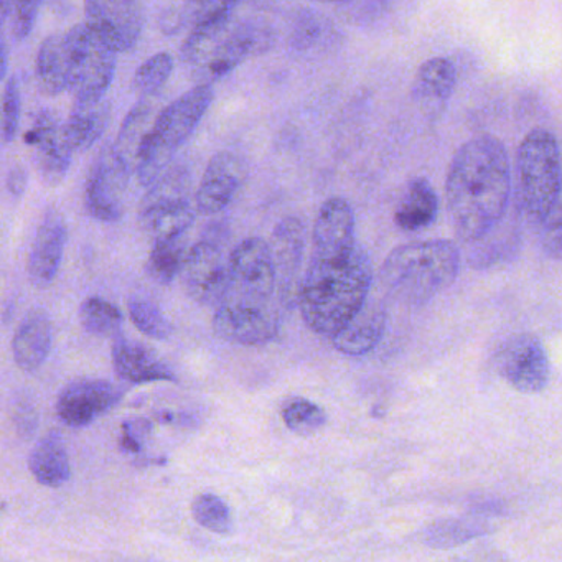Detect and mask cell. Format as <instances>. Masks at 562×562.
<instances>
[{
  "instance_id": "cell-33",
  "label": "cell",
  "mask_w": 562,
  "mask_h": 562,
  "mask_svg": "<svg viewBox=\"0 0 562 562\" xmlns=\"http://www.w3.org/2000/svg\"><path fill=\"white\" fill-rule=\"evenodd\" d=\"M80 322L85 330L97 337H120L123 314L116 305L101 297H90L81 304Z\"/></svg>"
},
{
  "instance_id": "cell-18",
  "label": "cell",
  "mask_w": 562,
  "mask_h": 562,
  "mask_svg": "<svg viewBox=\"0 0 562 562\" xmlns=\"http://www.w3.org/2000/svg\"><path fill=\"white\" fill-rule=\"evenodd\" d=\"M246 170L232 153H220L210 160L195 195L196 212L215 215L223 212L241 189Z\"/></svg>"
},
{
  "instance_id": "cell-21",
  "label": "cell",
  "mask_w": 562,
  "mask_h": 562,
  "mask_svg": "<svg viewBox=\"0 0 562 562\" xmlns=\"http://www.w3.org/2000/svg\"><path fill=\"white\" fill-rule=\"evenodd\" d=\"M113 367L121 380L133 384L177 381L176 373L150 348L130 338H114Z\"/></svg>"
},
{
  "instance_id": "cell-39",
  "label": "cell",
  "mask_w": 562,
  "mask_h": 562,
  "mask_svg": "<svg viewBox=\"0 0 562 562\" xmlns=\"http://www.w3.org/2000/svg\"><path fill=\"white\" fill-rule=\"evenodd\" d=\"M21 87L18 78L12 77L5 85L4 98H2V137L5 144H11L21 126Z\"/></svg>"
},
{
  "instance_id": "cell-26",
  "label": "cell",
  "mask_w": 562,
  "mask_h": 562,
  "mask_svg": "<svg viewBox=\"0 0 562 562\" xmlns=\"http://www.w3.org/2000/svg\"><path fill=\"white\" fill-rule=\"evenodd\" d=\"M190 189H192V180L183 167H173V169L167 170L144 195L139 209L140 220L192 205Z\"/></svg>"
},
{
  "instance_id": "cell-37",
  "label": "cell",
  "mask_w": 562,
  "mask_h": 562,
  "mask_svg": "<svg viewBox=\"0 0 562 562\" xmlns=\"http://www.w3.org/2000/svg\"><path fill=\"white\" fill-rule=\"evenodd\" d=\"M173 71V60L169 54L154 55L144 61L134 75V88L143 94H154L162 90Z\"/></svg>"
},
{
  "instance_id": "cell-40",
  "label": "cell",
  "mask_w": 562,
  "mask_h": 562,
  "mask_svg": "<svg viewBox=\"0 0 562 562\" xmlns=\"http://www.w3.org/2000/svg\"><path fill=\"white\" fill-rule=\"evenodd\" d=\"M539 226L542 251L551 258H562V189L551 212Z\"/></svg>"
},
{
  "instance_id": "cell-22",
  "label": "cell",
  "mask_w": 562,
  "mask_h": 562,
  "mask_svg": "<svg viewBox=\"0 0 562 562\" xmlns=\"http://www.w3.org/2000/svg\"><path fill=\"white\" fill-rule=\"evenodd\" d=\"M386 308L381 302L367 301L361 311L331 338V344L340 353L361 357L370 353L386 328Z\"/></svg>"
},
{
  "instance_id": "cell-31",
  "label": "cell",
  "mask_w": 562,
  "mask_h": 562,
  "mask_svg": "<svg viewBox=\"0 0 562 562\" xmlns=\"http://www.w3.org/2000/svg\"><path fill=\"white\" fill-rule=\"evenodd\" d=\"M488 531H492V526L482 518L442 519L427 526L423 532V541L434 548H452Z\"/></svg>"
},
{
  "instance_id": "cell-19",
  "label": "cell",
  "mask_w": 562,
  "mask_h": 562,
  "mask_svg": "<svg viewBox=\"0 0 562 562\" xmlns=\"http://www.w3.org/2000/svg\"><path fill=\"white\" fill-rule=\"evenodd\" d=\"M268 42V32L265 27H259L252 22L238 24L202 64L196 65V74L205 80L226 77L251 55L265 50Z\"/></svg>"
},
{
  "instance_id": "cell-28",
  "label": "cell",
  "mask_w": 562,
  "mask_h": 562,
  "mask_svg": "<svg viewBox=\"0 0 562 562\" xmlns=\"http://www.w3.org/2000/svg\"><path fill=\"white\" fill-rule=\"evenodd\" d=\"M457 85L456 65L447 58H432L419 68L414 81V93L420 103L436 106L443 104L450 97Z\"/></svg>"
},
{
  "instance_id": "cell-13",
  "label": "cell",
  "mask_w": 562,
  "mask_h": 562,
  "mask_svg": "<svg viewBox=\"0 0 562 562\" xmlns=\"http://www.w3.org/2000/svg\"><path fill=\"white\" fill-rule=\"evenodd\" d=\"M498 373L521 393H539L549 381V360L538 338L529 334L509 338L496 357Z\"/></svg>"
},
{
  "instance_id": "cell-17",
  "label": "cell",
  "mask_w": 562,
  "mask_h": 562,
  "mask_svg": "<svg viewBox=\"0 0 562 562\" xmlns=\"http://www.w3.org/2000/svg\"><path fill=\"white\" fill-rule=\"evenodd\" d=\"M236 9V2H200L199 18L180 48L182 61L202 64L233 31Z\"/></svg>"
},
{
  "instance_id": "cell-42",
  "label": "cell",
  "mask_w": 562,
  "mask_h": 562,
  "mask_svg": "<svg viewBox=\"0 0 562 562\" xmlns=\"http://www.w3.org/2000/svg\"><path fill=\"white\" fill-rule=\"evenodd\" d=\"M153 432V424L147 419H133L123 424V437L120 446L124 452L139 453L143 450V440Z\"/></svg>"
},
{
  "instance_id": "cell-2",
  "label": "cell",
  "mask_w": 562,
  "mask_h": 562,
  "mask_svg": "<svg viewBox=\"0 0 562 562\" xmlns=\"http://www.w3.org/2000/svg\"><path fill=\"white\" fill-rule=\"evenodd\" d=\"M371 281V261L360 246L345 259L311 258L299 295L307 327L334 338L367 304Z\"/></svg>"
},
{
  "instance_id": "cell-30",
  "label": "cell",
  "mask_w": 562,
  "mask_h": 562,
  "mask_svg": "<svg viewBox=\"0 0 562 562\" xmlns=\"http://www.w3.org/2000/svg\"><path fill=\"white\" fill-rule=\"evenodd\" d=\"M150 117H153V106L147 101H140L123 121L116 143L113 144L114 153L130 167L133 173H136L140 146L154 126V123L150 124Z\"/></svg>"
},
{
  "instance_id": "cell-3",
  "label": "cell",
  "mask_w": 562,
  "mask_h": 562,
  "mask_svg": "<svg viewBox=\"0 0 562 562\" xmlns=\"http://www.w3.org/2000/svg\"><path fill=\"white\" fill-rule=\"evenodd\" d=\"M460 271V251L452 241L409 243L394 249L381 266L384 291L407 305H423L446 291Z\"/></svg>"
},
{
  "instance_id": "cell-1",
  "label": "cell",
  "mask_w": 562,
  "mask_h": 562,
  "mask_svg": "<svg viewBox=\"0 0 562 562\" xmlns=\"http://www.w3.org/2000/svg\"><path fill=\"white\" fill-rule=\"evenodd\" d=\"M512 192V167L502 140L476 136L453 157L447 176V213L463 241H479L505 215Z\"/></svg>"
},
{
  "instance_id": "cell-12",
  "label": "cell",
  "mask_w": 562,
  "mask_h": 562,
  "mask_svg": "<svg viewBox=\"0 0 562 562\" xmlns=\"http://www.w3.org/2000/svg\"><path fill=\"white\" fill-rule=\"evenodd\" d=\"M25 143L32 149L35 169L48 187H57L67 177L71 164V149L65 136V126L55 111L37 114Z\"/></svg>"
},
{
  "instance_id": "cell-20",
  "label": "cell",
  "mask_w": 562,
  "mask_h": 562,
  "mask_svg": "<svg viewBox=\"0 0 562 562\" xmlns=\"http://www.w3.org/2000/svg\"><path fill=\"white\" fill-rule=\"evenodd\" d=\"M67 245V225L60 213L50 210L35 233L27 271L35 288H48L57 278Z\"/></svg>"
},
{
  "instance_id": "cell-34",
  "label": "cell",
  "mask_w": 562,
  "mask_h": 562,
  "mask_svg": "<svg viewBox=\"0 0 562 562\" xmlns=\"http://www.w3.org/2000/svg\"><path fill=\"white\" fill-rule=\"evenodd\" d=\"M281 413L288 429L299 436H311L327 424L325 411L304 397H292L285 401Z\"/></svg>"
},
{
  "instance_id": "cell-7",
  "label": "cell",
  "mask_w": 562,
  "mask_h": 562,
  "mask_svg": "<svg viewBox=\"0 0 562 562\" xmlns=\"http://www.w3.org/2000/svg\"><path fill=\"white\" fill-rule=\"evenodd\" d=\"M282 307L278 301L265 302L226 294L216 307L213 328L216 335L229 344L265 345L274 340L281 330Z\"/></svg>"
},
{
  "instance_id": "cell-24",
  "label": "cell",
  "mask_w": 562,
  "mask_h": 562,
  "mask_svg": "<svg viewBox=\"0 0 562 562\" xmlns=\"http://www.w3.org/2000/svg\"><path fill=\"white\" fill-rule=\"evenodd\" d=\"M111 120L110 101L106 98L75 101L70 116L65 121V136L74 153L91 149L106 131Z\"/></svg>"
},
{
  "instance_id": "cell-11",
  "label": "cell",
  "mask_w": 562,
  "mask_h": 562,
  "mask_svg": "<svg viewBox=\"0 0 562 562\" xmlns=\"http://www.w3.org/2000/svg\"><path fill=\"white\" fill-rule=\"evenodd\" d=\"M307 229L294 216L282 220L272 233L271 251L274 258L278 301L282 307L299 305L301 295L302 262H304Z\"/></svg>"
},
{
  "instance_id": "cell-36",
  "label": "cell",
  "mask_w": 562,
  "mask_h": 562,
  "mask_svg": "<svg viewBox=\"0 0 562 562\" xmlns=\"http://www.w3.org/2000/svg\"><path fill=\"white\" fill-rule=\"evenodd\" d=\"M130 314L134 325L147 337L166 340L172 334V325L159 307L149 299L133 297L130 301Z\"/></svg>"
},
{
  "instance_id": "cell-23",
  "label": "cell",
  "mask_w": 562,
  "mask_h": 562,
  "mask_svg": "<svg viewBox=\"0 0 562 562\" xmlns=\"http://www.w3.org/2000/svg\"><path fill=\"white\" fill-rule=\"evenodd\" d=\"M52 350V322L42 308L29 312L15 331L12 351L18 367L35 371L45 363Z\"/></svg>"
},
{
  "instance_id": "cell-6",
  "label": "cell",
  "mask_w": 562,
  "mask_h": 562,
  "mask_svg": "<svg viewBox=\"0 0 562 562\" xmlns=\"http://www.w3.org/2000/svg\"><path fill=\"white\" fill-rule=\"evenodd\" d=\"M68 91L75 101L104 98L116 71V52L88 24L64 35Z\"/></svg>"
},
{
  "instance_id": "cell-10",
  "label": "cell",
  "mask_w": 562,
  "mask_h": 562,
  "mask_svg": "<svg viewBox=\"0 0 562 562\" xmlns=\"http://www.w3.org/2000/svg\"><path fill=\"white\" fill-rule=\"evenodd\" d=\"M131 176L133 172L117 157L113 146L104 147L88 177L85 190L88 213L98 222H117L124 213V196Z\"/></svg>"
},
{
  "instance_id": "cell-29",
  "label": "cell",
  "mask_w": 562,
  "mask_h": 562,
  "mask_svg": "<svg viewBox=\"0 0 562 562\" xmlns=\"http://www.w3.org/2000/svg\"><path fill=\"white\" fill-rule=\"evenodd\" d=\"M37 85L45 97H58L68 90L67 60H65L64 35H50L38 48Z\"/></svg>"
},
{
  "instance_id": "cell-44",
  "label": "cell",
  "mask_w": 562,
  "mask_h": 562,
  "mask_svg": "<svg viewBox=\"0 0 562 562\" xmlns=\"http://www.w3.org/2000/svg\"><path fill=\"white\" fill-rule=\"evenodd\" d=\"M449 562H508L502 552L495 549H476V551L467 552L459 558L450 559Z\"/></svg>"
},
{
  "instance_id": "cell-16",
  "label": "cell",
  "mask_w": 562,
  "mask_h": 562,
  "mask_svg": "<svg viewBox=\"0 0 562 562\" xmlns=\"http://www.w3.org/2000/svg\"><path fill=\"white\" fill-rule=\"evenodd\" d=\"M355 213L340 196L328 199L318 210L312 233V259H345L357 249Z\"/></svg>"
},
{
  "instance_id": "cell-8",
  "label": "cell",
  "mask_w": 562,
  "mask_h": 562,
  "mask_svg": "<svg viewBox=\"0 0 562 562\" xmlns=\"http://www.w3.org/2000/svg\"><path fill=\"white\" fill-rule=\"evenodd\" d=\"M182 282L190 299L200 305L218 307L229 291V256L223 251V243L203 238L186 258Z\"/></svg>"
},
{
  "instance_id": "cell-38",
  "label": "cell",
  "mask_w": 562,
  "mask_h": 562,
  "mask_svg": "<svg viewBox=\"0 0 562 562\" xmlns=\"http://www.w3.org/2000/svg\"><path fill=\"white\" fill-rule=\"evenodd\" d=\"M38 9L41 2H2V14H0V24L11 27L12 37L15 41H24L31 35L35 22H37Z\"/></svg>"
},
{
  "instance_id": "cell-4",
  "label": "cell",
  "mask_w": 562,
  "mask_h": 562,
  "mask_svg": "<svg viewBox=\"0 0 562 562\" xmlns=\"http://www.w3.org/2000/svg\"><path fill=\"white\" fill-rule=\"evenodd\" d=\"M213 90L210 85H199L189 93L177 98L154 121L137 157L136 176L140 186L150 187L169 170L170 160L183 143L192 136L209 108Z\"/></svg>"
},
{
  "instance_id": "cell-5",
  "label": "cell",
  "mask_w": 562,
  "mask_h": 562,
  "mask_svg": "<svg viewBox=\"0 0 562 562\" xmlns=\"http://www.w3.org/2000/svg\"><path fill=\"white\" fill-rule=\"evenodd\" d=\"M518 205L522 216L541 225L562 189L561 150L554 134L532 130L516 156Z\"/></svg>"
},
{
  "instance_id": "cell-32",
  "label": "cell",
  "mask_w": 562,
  "mask_h": 562,
  "mask_svg": "<svg viewBox=\"0 0 562 562\" xmlns=\"http://www.w3.org/2000/svg\"><path fill=\"white\" fill-rule=\"evenodd\" d=\"M187 255L189 251H187L186 236L157 239L147 261V272L157 284H170L177 276L182 274Z\"/></svg>"
},
{
  "instance_id": "cell-41",
  "label": "cell",
  "mask_w": 562,
  "mask_h": 562,
  "mask_svg": "<svg viewBox=\"0 0 562 562\" xmlns=\"http://www.w3.org/2000/svg\"><path fill=\"white\" fill-rule=\"evenodd\" d=\"M196 11H199V2H190V4L169 5L162 12L160 18V27L166 34H179L186 25H195Z\"/></svg>"
},
{
  "instance_id": "cell-9",
  "label": "cell",
  "mask_w": 562,
  "mask_h": 562,
  "mask_svg": "<svg viewBox=\"0 0 562 562\" xmlns=\"http://www.w3.org/2000/svg\"><path fill=\"white\" fill-rule=\"evenodd\" d=\"M228 294L252 301H278L274 258L271 246L261 238L239 243L229 255ZM279 302V301H278Z\"/></svg>"
},
{
  "instance_id": "cell-25",
  "label": "cell",
  "mask_w": 562,
  "mask_h": 562,
  "mask_svg": "<svg viewBox=\"0 0 562 562\" xmlns=\"http://www.w3.org/2000/svg\"><path fill=\"white\" fill-rule=\"evenodd\" d=\"M29 469L41 485L58 488L70 480V457L64 437L48 432L38 440L29 457Z\"/></svg>"
},
{
  "instance_id": "cell-15",
  "label": "cell",
  "mask_w": 562,
  "mask_h": 562,
  "mask_svg": "<svg viewBox=\"0 0 562 562\" xmlns=\"http://www.w3.org/2000/svg\"><path fill=\"white\" fill-rule=\"evenodd\" d=\"M123 387L106 380H78L57 401L58 417L70 427H87L123 400Z\"/></svg>"
},
{
  "instance_id": "cell-35",
  "label": "cell",
  "mask_w": 562,
  "mask_h": 562,
  "mask_svg": "<svg viewBox=\"0 0 562 562\" xmlns=\"http://www.w3.org/2000/svg\"><path fill=\"white\" fill-rule=\"evenodd\" d=\"M192 515L195 521L209 531L229 535L233 529L232 512L228 505L213 493H202L192 503Z\"/></svg>"
},
{
  "instance_id": "cell-43",
  "label": "cell",
  "mask_w": 562,
  "mask_h": 562,
  "mask_svg": "<svg viewBox=\"0 0 562 562\" xmlns=\"http://www.w3.org/2000/svg\"><path fill=\"white\" fill-rule=\"evenodd\" d=\"M27 172L24 167L14 166L8 176V190L11 193L12 199H22L25 190H27Z\"/></svg>"
},
{
  "instance_id": "cell-27",
  "label": "cell",
  "mask_w": 562,
  "mask_h": 562,
  "mask_svg": "<svg viewBox=\"0 0 562 562\" xmlns=\"http://www.w3.org/2000/svg\"><path fill=\"white\" fill-rule=\"evenodd\" d=\"M437 212H439V200L432 187L426 180H413L397 205L394 223L403 232H420L432 225Z\"/></svg>"
},
{
  "instance_id": "cell-14",
  "label": "cell",
  "mask_w": 562,
  "mask_h": 562,
  "mask_svg": "<svg viewBox=\"0 0 562 562\" xmlns=\"http://www.w3.org/2000/svg\"><path fill=\"white\" fill-rule=\"evenodd\" d=\"M85 15L87 24L116 54L131 50L144 27L143 5L133 0H91L85 4Z\"/></svg>"
}]
</instances>
